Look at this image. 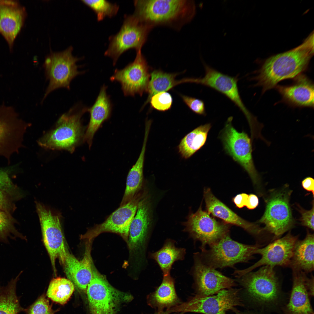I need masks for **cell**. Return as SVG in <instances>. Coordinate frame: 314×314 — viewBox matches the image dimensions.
Returning <instances> with one entry per match:
<instances>
[{"instance_id": "obj_23", "label": "cell", "mask_w": 314, "mask_h": 314, "mask_svg": "<svg viewBox=\"0 0 314 314\" xmlns=\"http://www.w3.org/2000/svg\"><path fill=\"white\" fill-rule=\"evenodd\" d=\"M107 87L104 85L93 105L88 108L90 119L83 137V142L87 143L90 149L96 132L110 116L112 104L106 92Z\"/></svg>"}, {"instance_id": "obj_37", "label": "cell", "mask_w": 314, "mask_h": 314, "mask_svg": "<svg viewBox=\"0 0 314 314\" xmlns=\"http://www.w3.org/2000/svg\"><path fill=\"white\" fill-rule=\"evenodd\" d=\"M16 165L0 167V191L8 193L18 200L22 197V194L18 187L13 183L10 177Z\"/></svg>"}, {"instance_id": "obj_31", "label": "cell", "mask_w": 314, "mask_h": 314, "mask_svg": "<svg viewBox=\"0 0 314 314\" xmlns=\"http://www.w3.org/2000/svg\"><path fill=\"white\" fill-rule=\"evenodd\" d=\"M211 127L210 123L201 125L181 140L178 149L183 158L187 159L190 157L204 145Z\"/></svg>"}, {"instance_id": "obj_32", "label": "cell", "mask_w": 314, "mask_h": 314, "mask_svg": "<svg viewBox=\"0 0 314 314\" xmlns=\"http://www.w3.org/2000/svg\"><path fill=\"white\" fill-rule=\"evenodd\" d=\"M22 272L12 279L6 286H0V314H19L25 311L16 293L17 284Z\"/></svg>"}, {"instance_id": "obj_13", "label": "cell", "mask_w": 314, "mask_h": 314, "mask_svg": "<svg viewBox=\"0 0 314 314\" xmlns=\"http://www.w3.org/2000/svg\"><path fill=\"white\" fill-rule=\"evenodd\" d=\"M142 189L129 202L120 206L101 223L89 229L82 238L92 240L101 233L109 232L120 235L127 242L130 227L140 201L145 196Z\"/></svg>"}, {"instance_id": "obj_3", "label": "cell", "mask_w": 314, "mask_h": 314, "mask_svg": "<svg viewBox=\"0 0 314 314\" xmlns=\"http://www.w3.org/2000/svg\"><path fill=\"white\" fill-rule=\"evenodd\" d=\"M88 108L80 103L74 105L60 116L53 129L40 138L38 144L46 149L73 153L83 142L85 129L81 117Z\"/></svg>"}, {"instance_id": "obj_6", "label": "cell", "mask_w": 314, "mask_h": 314, "mask_svg": "<svg viewBox=\"0 0 314 314\" xmlns=\"http://www.w3.org/2000/svg\"><path fill=\"white\" fill-rule=\"evenodd\" d=\"M93 277L86 290L91 314H116L120 305L131 301L133 296L110 284L93 265Z\"/></svg>"}, {"instance_id": "obj_29", "label": "cell", "mask_w": 314, "mask_h": 314, "mask_svg": "<svg viewBox=\"0 0 314 314\" xmlns=\"http://www.w3.org/2000/svg\"><path fill=\"white\" fill-rule=\"evenodd\" d=\"M149 133L148 131H145L141 151L136 163L128 173L125 192L120 206L129 202L142 189L143 179L144 155Z\"/></svg>"}, {"instance_id": "obj_34", "label": "cell", "mask_w": 314, "mask_h": 314, "mask_svg": "<svg viewBox=\"0 0 314 314\" xmlns=\"http://www.w3.org/2000/svg\"><path fill=\"white\" fill-rule=\"evenodd\" d=\"M74 287L72 282L67 279L60 277L53 278L49 284L47 295L53 301L63 305L69 299Z\"/></svg>"}, {"instance_id": "obj_33", "label": "cell", "mask_w": 314, "mask_h": 314, "mask_svg": "<svg viewBox=\"0 0 314 314\" xmlns=\"http://www.w3.org/2000/svg\"><path fill=\"white\" fill-rule=\"evenodd\" d=\"M179 74L168 73L159 69L154 70L151 73V78L147 91L148 96L142 107L149 102L151 97L155 94L166 92L177 85V80L175 78Z\"/></svg>"}, {"instance_id": "obj_14", "label": "cell", "mask_w": 314, "mask_h": 314, "mask_svg": "<svg viewBox=\"0 0 314 314\" xmlns=\"http://www.w3.org/2000/svg\"><path fill=\"white\" fill-rule=\"evenodd\" d=\"M184 224L185 230L195 241L201 243V250L218 242L229 233L230 224L218 221L207 211L202 209L201 204L195 213H191Z\"/></svg>"}, {"instance_id": "obj_39", "label": "cell", "mask_w": 314, "mask_h": 314, "mask_svg": "<svg viewBox=\"0 0 314 314\" xmlns=\"http://www.w3.org/2000/svg\"><path fill=\"white\" fill-rule=\"evenodd\" d=\"M172 101V97L170 93L163 92L152 96L149 102L153 108L160 111H165L171 108Z\"/></svg>"}, {"instance_id": "obj_40", "label": "cell", "mask_w": 314, "mask_h": 314, "mask_svg": "<svg viewBox=\"0 0 314 314\" xmlns=\"http://www.w3.org/2000/svg\"><path fill=\"white\" fill-rule=\"evenodd\" d=\"M180 95L184 102L193 112L200 115H206L205 104L203 100L182 94Z\"/></svg>"}, {"instance_id": "obj_46", "label": "cell", "mask_w": 314, "mask_h": 314, "mask_svg": "<svg viewBox=\"0 0 314 314\" xmlns=\"http://www.w3.org/2000/svg\"><path fill=\"white\" fill-rule=\"evenodd\" d=\"M306 286L308 290L310 295L313 296L314 294V277L311 275L310 277H308L306 275L305 279Z\"/></svg>"}, {"instance_id": "obj_16", "label": "cell", "mask_w": 314, "mask_h": 314, "mask_svg": "<svg viewBox=\"0 0 314 314\" xmlns=\"http://www.w3.org/2000/svg\"><path fill=\"white\" fill-rule=\"evenodd\" d=\"M151 68L148 64L141 50L136 51L134 61L121 69H116L110 78L112 81L121 84L125 96H142L147 92L151 76Z\"/></svg>"}, {"instance_id": "obj_41", "label": "cell", "mask_w": 314, "mask_h": 314, "mask_svg": "<svg viewBox=\"0 0 314 314\" xmlns=\"http://www.w3.org/2000/svg\"><path fill=\"white\" fill-rule=\"evenodd\" d=\"M16 200L8 193L0 191V210L12 214L16 209Z\"/></svg>"}, {"instance_id": "obj_1", "label": "cell", "mask_w": 314, "mask_h": 314, "mask_svg": "<svg viewBox=\"0 0 314 314\" xmlns=\"http://www.w3.org/2000/svg\"><path fill=\"white\" fill-rule=\"evenodd\" d=\"M313 55V31L299 46L266 59L253 78L255 85L261 87L264 93L282 80L296 77L307 69Z\"/></svg>"}, {"instance_id": "obj_7", "label": "cell", "mask_w": 314, "mask_h": 314, "mask_svg": "<svg viewBox=\"0 0 314 314\" xmlns=\"http://www.w3.org/2000/svg\"><path fill=\"white\" fill-rule=\"evenodd\" d=\"M292 191L286 186L272 192L266 200L265 212L257 222L263 224L264 231L278 238L294 225L295 221L290 204Z\"/></svg>"}, {"instance_id": "obj_5", "label": "cell", "mask_w": 314, "mask_h": 314, "mask_svg": "<svg viewBox=\"0 0 314 314\" xmlns=\"http://www.w3.org/2000/svg\"><path fill=\"white\" fill-rule=\"evenodd\" d=\"M262 245L258 244L249 245L232 240L229 233L208 249L202 250L199 253L205 264L216 269L234 267L236 264L248 262L254 258L256 250Z\"/></svg>"}, {"instance_id": "obj_12", "label": "cell", "mask_w": 314, "mask_h": 314, "mask_svg": "<svg viewBox=\"0 0 314 314\" xmlns=\"http://www.w3.org/2000/svg\"><path fill=\"white\" fill-rule=\"evenodd\" d=\"M35 203L43 242L56 274V261L58 258L60 262L62 263L66 249L61 224V214L41 203L38 202Z\"/></svg>"}, {"instance_id": "obj_9", "label": "cell", "mask_w": 314, "mask_h": 314, "mask_svg": "<svg viewBox=\"0 0 314 314\" xmlns=\"http://www.w3.org/2000/svg\"><path fill=\"white\" fill-rule=\"evenodd\" d=\"M152 27L140 22L133 15H125L119 32L109 38V43L104 55L111 58L113 65L127 50H141Z\"/></svg>"}, {"instance_id": "obj_18", "label": "cell", "mask_w": 314, "mask_h": 314, "mask_svg": "<svg viewBox=\"0 0 314 314\" xmlns=\"http://www.w3.org/2000/svg\"><path fill=\"white\" fill-rule=\"evenodd\" d=\"M298 240L290 232L284 237L277 238L265 247L258 248L256 254L261 256L260 259L253 265L243 270H235L233 274L240 277L259 267L269 266H288L293 254L295 244Z\"/></svg>"}, {"instance_id": "obj_22", "label": "cell", "mask_w": 314, "mask_h": 314, "mask_svg": "<svg viewBox=\"0 0 314 314\" xmlns=\"http://www.w3.org/2000/svg\"><path fill=\"white\" fill-rule=\"evenodd\" d=\"M295 79L294 83L290 85L276 86L283 99L292 106L313 108V84L304 75H299Z\"/></svg>"}, {"instance_id": "obj_48", "label": "cell", "mask_w": 314, "mask_h": 314, "mask_svg": "<svg viewBox=\"0 0 314 314\" xmlns=\"http://www.w3.org/2000/svg\"><path fill=\"white\" fill-rule=\"evenodd\" d=\"M243 314V313H240V314Z\"/></svg>"}, {"instance_id": "obj_35", "label": "cell", "mask_w": 314, "mask_h": 314, "mask_svg": "<svg viewBox=\"0 0 314 314\" xmlns=\"http://www.w3.org/2000/svg\"><path fill=\"white\" fill-rule=\"evenodd\" d=\"M17 223L11 214L0 210V242L8 243L9 239H25L15 227Z\"/></svg>"}, {"instance_id": "obj_17", "label": "cell", "mask_w": 314, "mask_h": 314, "mask_svg": "<svg viewBox=\"0 0 314 314\" xmlns=\"http://www.w3.org/2000/svg\"><path fill=\"white\" fill-rule=\"evenodd\" d=\"M205 74L203 77L190 78L191 83L208 87L221 93L230 99L238 108L247 119L250 125L257 122L256 118L248 110L240 97L238 86L237 76H231L225 74L203 63Z\"/></svg>"}, {"instance_id": "obj_43", "label": "cell", "mask_w": 314, "mask_h": 314, "mask_svg": "<svg viewBox=\"0 0 314 314\" xmlns=\"http://www.w3.org/2000/svg\"><path fill=\"white\" fill-rule=\"evenodd\" d=\"M249 195L245 193H241L237 195L232 198V201L236 206L242 208L245 206Z\"/></svg>"}, {"instance_id": "obj_8", "label": "cell", "mask_w": 314, "mask_h": 314, "mask_svg": "<svg viewBox=\"0 0 314 314\" xmlns=\"http://www.w3.org/2000/svg\"><path fill=\"white\" fill-rule=\"evenodd\" d=\"M240 289L232 288L224 289L215 295L199 294L190 298L186 302L166 310L172 313L191 312L204 314H226L235 307L243 305L238 295Z\"/></svg>"}, {"instance_id": "obj_28", "label": "cell", "mask_w": 314, "mask_h": 314, "mask_svg": "<svg viewBox=\"0 0 314 314\" xmlns=\"http://www.w3.org/2000/svg\"><path fill=\"white\" fill-rule=\"evenodd\" d=\"M314 243L313 234L308 231L304 239L297 240L288 266L292 271L307 274L314 270Z\"/></svg>"}, {"instance_id": "obj_20", "label": "cell", "mask_w": 314, "mask_h": 314, "mask_svg": "<svg viewBox=\"0 0 314 314\" xmlns=\"http://www.w3.org/2000/svg\"><path fill=\"white\" fill-rule=\"evenodd\" d=\"M91 240H88L84 256L81 260H78L66 249L62 263L67 279L72 282L75 287L85 292H86L93 276V264L91 255Z\"/></svg>"}, {"instance_id": "obj_19", "label": "cell", "mask_w": 314, "mask_h": 314, "mask_svg": "<svg viewBox=\"0 0 314 314\" xmlns=\"http://www.w3.org/2000/svg\"><path fill=\"white\" fill-rule=\"evenodd\" d=\"M194 259L192 274L198 294L212 295L236 285L234 280L204 263L199 253L195 254Z\"/></svg>"}, {"instance_id": "obj_10", "label": "cell", "mask_w": 314, "mask_h": 314, "mask_svg": "<svg viewBox=\"0 0 314 314\" xmlns=\"http://www.w3.org/2000/svg\"><path fill=\"white\" fill-rule=\"evenodd\" d=\"M233 117H229L220 138L226 153L239 164L249 174L255 185L258 186L260 178L253 162L251 140L245 132L237 131L232 125Z\"/></svg>"}, {"instance_id": "obj_24", "label": "cell", "mask_w": 314, "mask_h": 314, "mask_svg": "<svg viewBox=\"0 0 314 314\" xmlns=\"http://www.w3.org/2000/svg\"><path fill=\"white\" fill-rule=\"evenodd\" d=\"M24 16V10L17 3L0 1V32L10 46L21 29Z\"/></svg>"}, {"instance_id": "obj_21", "label": "cell", "mask_w": 314, "mask_h": 314, "mask_svg": "<svg viewBox=\"0 0 314 314\" xmlns=\"http://www.w3.org/2000/svg\"><path fill=\"white\" fill-rule=\"evenodd\" d=\"M204 196L207 211L225 223L239 226L251 235L257 236L264 231L259 225L247 221L238 216L213 194L209 188H205Z\"/></svg>"}, {"instance_id": "obj_26", "label": "cell", "mask_w": 314, "mask_h": 314, "mask_svg": "<svg viewBox=\"0 0 314 314\" xmlns=\"http://www.w3.org/2000/svg\"><path fill=\"white\" fill-rule=\"evenodd\" d=\"M292 271V289L288 302L284 307L283 314H314L305 283L306 274Z\"/></svg>"}, {"instance_id": "obj_30", "label": "cell", "mask_w": 314, "mask_h": 314, "mask_svg": "<svg viewBox=\"0 0 314 314\" xmlns=\"http://www.w3.org/2000/svg\"><path fill=\"white\" fill-rule=\"evenodd\" d=\"M185 250L176 247L172 240H167L160 250L150 254L151 258L158 265L163 273V276L170 274L172 266L176 261L183 260Z\"/></svg>"}, {"instance_id": "obj_2", "label": "cell", "mask_w": 314, "mask_h": 314, "mask_svg": "<svg viewBox=\"0 0 314 314\" xmlns=\"http://www.w3.org/2000/svg\"><path fill=\"white\" fill-rule=\"evenodd\" d=\"M133 14L140 21L152 28L166 26L177 30L190 22L196 13L193 0H134Z\"/></svg>"}, {"instance_id": "obj_15", "label": "cell", "mask_w": 314, "mask_h": 314, "mask_svg": "<svg viewBox=\"0 0 314 314\" xmlns=\"http://www.w3.org/2000/svg\"><path fill=\"white\" fill-rule=\"evenodd\" d=\"M30 124L19 118L13 108L0 107V156L5 157L8 164L14 153L23 146L24 136Z\"/></svg>"}, {"instance_id": "obj_11", "label": "cell", "mask_w": 314, "mask_h": 314, "mask_svg": "<svg viewBox=\"0 0 314 314\" xmlns=\"http://www.w3.org/2000/svg\"><path fill=\"white\" fill-rule=\"evenodd\" d=\"M69 47L63 51L51 54L45 59L43 65L46 79L49 81L42 102L52 91L60 88L70 89L72 80L83 72L78 70L76 64L79 58L72 54Z\"/></svg>"}, {"instance_id": "obj_47", "label": "cell", "mask_w": 314, "mask_h": 314, "mask_svg": "<svg viewBox=\"0 0 314 314\" xmlns=\"http://www.w3.org/2000/svg\"><path fill=\"white\" fill-rule=\"evenodd\" d=\"M183 313H178L177 314H183ZM153 314H169L166 311H163L162 312H157L156 311Z\"/></svg>"}, {"instance_id": "obj_42", "label": "cell", "mask_w": 314, "mask_h": 314, "mask_svg": "<svg viewBox=\"0 0 314 314\" xmlns=\"http://www.w3.org/2000/svg\"><path fill=\"white\" fill-rule=\"evenodd\" d=\"M312 207L309 210L304 209L299 206L298 210L301 217L300 219L301 224L303 226L314 230V202L313 201Z\"/></svg>"}, {"instance_id": "obj_38", "label": "cell", "mask_w": 314, "mask_h": 314, "mask_svg": "<svg viewBox=\"0 0 314 314\" xmlns=\"http://www.w3.org/2000/svg\"><path fill=\"white\" fill-rule=\"evenodd\" d=\"M57 310H53L49 301L43 294L32 304L26 309V314H54Z\"/></svg>"}, {"instance_id": "obj_27", "label": "cell", "mask_w": 314, "mask_h": 314, "mask_svg": "<svg viewBox=\"0 0 314 314\" xmlns=\"http://www.w3.org/2000/svg\"><path fill=\"white\" fill-rule=\"evenodd\" d=\"M147 302L157 312L163 311L182 303L176 292L174 279L170 274L163 276L160 285L147 296Z\"/></svg>"}, {"instance_id": "obj_44", "label": "cell", "mask_w": 314, "mask_h": 314, "mask_svg": "<svg viewBox=\"0 0 314 314\" xmlns=\"http://www.w3.org/2000/svg\"><path fill=\"white\" fill-rule=\"evenodd\" d=\"M302 185L303 188L308 191L311 192L314 196V180L311 177H307L302 181Z\"/></svg>"}, {"instance_id": "obj_36", "label": "cell", "mask_w": 314, "mask_h": 314, "mask_svg": "<svg viewBox=\"0 0 314 314\" xmlns=\"http://www.w3.org/2000/svg\"><path fill=\"white\" fill-rule=\"evenodd\" d=\"M82 1L90 8L96 14L98 21L106 17H112L117 13L119 6L106 0H83Z\"/></svg>"}, {"instance_id": "obj_45", "label": "cell", "mask_w": 314, "mask_h": 314, "mask_svg": "<svg viewBox=\"0 0 314 314\" xmlns=\"http://www.w3.org/2000/svg\"><path fill=\"white\" fill-rule=\"evenodd\" d=\"M259 200L257 196L252 194L249 195L248 198L245 206L250 210L254 209L258 206Z\"/></svg>"}, {"instance_id": "obj_4", "label": "cell", "mask_w": 314, "mask_h": 314, "mask_svg": "<svg viewBox=\"0 0 314 314\" xmlns=\"http://www.w3.org/2000/svg\"><path fill=\"white\" fill-rule=\"evenodd\" d=\"M274 268L263 266L236 277L250 299L262 308H274L281 302L282 294Z\"/></svg>"}, {"instance_id": "obj_25", "label": "cell", "mask_w": 314, "mask_h": 314, "mask_svg": "<svg viewBox=\"0 0 314 314\" xmlns=\"http://www.w3.org/2000/svg\"><path fill=\"white\" fill-rule=\"evenodd\" d=\"M149 208V201L145 197L139 203L130 227L127 242L131 251L139 250L145 243L150 222Z\"/></svg>"}]
</instances>
